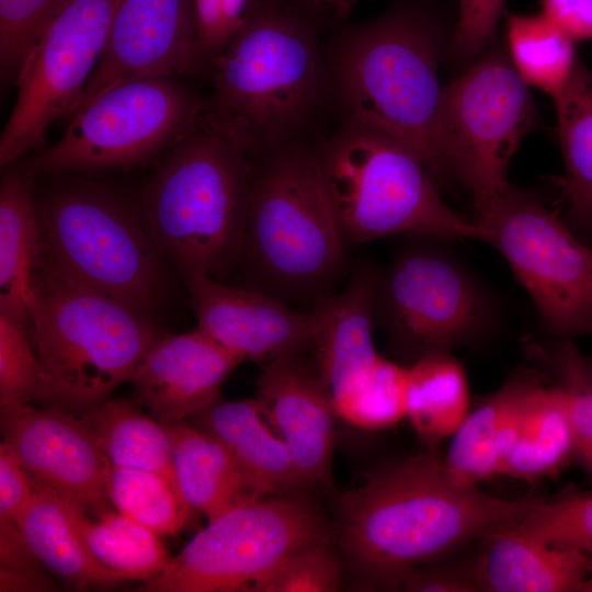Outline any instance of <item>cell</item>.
Here are the masks:
<instances>
[{
  "label": "cell",
  "mask_w": 592,
  "mask_h": 592,
  "mask_svg": "<svg viewBox=\"0 0 592 592\" xmlns=\"http://www.w3.org/2000/svg\"><path fill=\"white\" fill-rule=\"evenodd\" d=\"M539 498L503 499L457 479L433 452L386 465L338 499L341 551L367 588L517 523Z\"/></svg>",
  "instance_id": "6da1fadb"
},
{
  "label": "cell",
  "mask_w": 592,
  "mask_h": 592,
  "mask_svg": "<svg viewBox=\"0 0 592 592\" xmlns=\"http://www.w3.org/2000/svg\"><path fill=\"white\" fill-rule=\"evenodd\" d=\"M321 48L311 12L284 0H252L210 64L202 122L251 159L315 141L327 113Z\"/></svg>",
  "instance_id": "7a4b0ae2"
},
{
  "label": "cell",
  "mask_w": 592,
  "mask_h": 592,
  "mask_svg": "<svg viewBox=\"0 0 592 592\" xmlns=\"http://www.w3.org/2000/svg\"><path fill=\"white\" fill-rule=\"evenodd\" d=\"M442 42L426 12L407 5L346 24L322 43L327 112L338 124L384 133L442 175L436 127Z\"/></svg>",
  "instance_id": "3957f363"
},
{
  "label": "cell",
  "mask_w": 592,
  "mask_h": 592,
  "mask_svg": "<svg viewBox=\"0 0 592 592\" xmlns=\"http://www.w3.org/2000/svg\"><path fill=\"white\" fill-rule=\"evenodd\" d=\"M251 182L252 159L202 121L151 164L140 207L183 281L240 263Z\"/></svg>",
  "instance_id": "277c9868"
},
{
  "label": "cell",
  "mask_w": 592,
  "mask_h": 592,
  "mask_svg": "<svg viewBox=\"0 0 592 592\" xmlns=\"http://www.w3.org/2000/svg\"><path fill=\"white\" fill-rule=\"evenodd\" d=\"M36 191L35 258L153 321L166 258L141 210L87 175L60 174Z\"/></svg>",
  "instance_id": "5b68a950"
},
{
  "label": "cell",
  "mask_w": 592,
  "mask_h": 592,
  "mask_svg": "<svg viewBox=\"0 0 592 592\" xmlns=\"http://www.w3.org/2000/svg\"><path fill=\"white\" fill-rule=\"evenodd\" d=\"M29 311V334L43 368V405L76 415L129 382L162 335L153 321L35 257Z\"/></svg>",
  "instance_id": "8992f818"
},
{
  "label": "cell",
  "mask_w": 592,
  "mask_h": 592,
  "mask_svg": "<svg viewBox=\"0 0 592 592\" xmlns=\"http://www.w3.org/2000/svg\"><path fill=\"white\" fill-rule=\"evenodd\" d=\"M348 241L327 192L315 141L280 146L252 159L240 263L280 299L315 297L346 270Z\"/></svg>",
  "instance_id": "52a82bcc"
},
{
  "label": "cell",
  "mask_w": 592,
  "mask_h": 592,
  "mask_svg": "<svg viewBox=\"0 0 592 592\" xmlns=\"http://www.w3.org/2000/svg\"><path fill=\"white\" fill-rule=\"evenodd\" d=\"M315 149L349 244L396 235L483 240L482 229L444 203L424 162L397 139L338 124Z\"/></svg>",
  "instance_id": "ba28073f"
},
{
  "label": "cell",
  "mask_w": 592,
  "mask_h": 592,
  "mask_svg": "<svg viewBox=\"0 0 592 592\" xmlns=\"http://www.w3.org/2000/svg\"><path fill=\"white\" fill-rule=\"evenodd\" d=\"M205 110L201 95L180 77L122 82L69 117L54 145L27 161L36 175H92L152 164L194 130Z\"/></svg>",
  "instance_id": "9c48e42d"
},
{
  "label": "cell",
  "mask_w": 592,
  "mask_h": 592,
  "mask_svg": "<svg viewBox=\"0 0 592 592\" xmlns=\"http://www.w3.org/2000/svg\"><path fill=\"white\" fill-rule=\"evenodd\" d=\"M326 519L310 503L270 496L240 503L208 521L145 592H257L292 553L329 542Z\"/></svg>",
  "instance_id": "30bf717a"
},
{
  "label": "cell",
  "mask_w": 592,
  "mask_h": 592,
  "mask_svg": "<svg viewBox=\"0 0 592 592\" xmlns=\"http://www.w3.org/2000/svg\"><path fill=\"white\" fill-rule=\"evenodd\" d=\"M528 84L501 47L482 54L443 87L436 127L442 175H454L485 202L509 181V162L539 123Z\"/></svg>",
  "instance_id": "8fae6325"
},
{
  "label": "cell",
  "mask_w": 592,
  "mask_h": 592,
  "mask_svg": "<svg viewBox=\"0 0 592 592\" xmlns=\"http://www.w3.org/2000/svg\"><path fill=\"white\" fill-rule=\"evenodd\" d=\"M483 241L506 260L551 333L592 331V250L555 213L509 182L475 205Z\"/></svg>",
  "instance_id": "7c38bea8"
},
{
  "label": "cell",
  "mask_w": 592,
  "mask_h": 592,
  "mask_svg": "<svg viewBox=\"0 0 592 592\" xmlns=\"http://www.w3.org/2000/svg\"><path fill=\"white\" fill-rule=\"evenodd\" d=\"M492 319L493 307L478 280L439 247H406L380 273L376 322L414 361L478 340Z\"/></svg>",
  "instance_id": "4fadbf2b"
},
{
  "label": "cell",
  "mask_w": 592,
  "mask_h": 592,
  "mask_svg": "<svg viewBox=\"0 0 592 592\" xmlns=\"http://www.w3.org/2000/svg\"><path fill=\"white\" fill-rule=\"evenodd\" d=\"M116 0H68L27 53L0 137L1 170L43 148L49 126L71 115L105 45Z\"/></svg>",
  "instance_id": "5bb4252c"
},
{
  "label": "cell",
  "mask_w": 592,
  "mask_h": 592,
  "mask_svg": "<svg viewBox=\"0 0 592 592\" xmlns=\"http://www.w3.org/2000/svg\"><path fill=\"white\" fill-rule=\"evenodd\" d=\"M1 407L2 442L35 486L96 515L109 511L112 464L81 417L30 402Z\"/></svg>",
  "instance_id": "9a60e30c"
},
{
  "label": "cell",
  "mask_w": 592,
  "mask_h": 592,
  "mask_svg": "<svg viewBox=\"0 0 592 592\" xmlns=\"http://www.w3.org/2000/svg\"><path fill=\"white\" fill-rule=\"evenodd\" d=\"M201 75H207V66L193 0H116L104 48L70 116L122 82Z\"/></svg>",
  "instance_id": "2e32d148"
},
{
  "label": "cell",
  "mask_w": 592,
  "mask_h": 592,
  "mask_svg": "<svg viewBox=\"0 0 592 592\" xmlns=\"http://www.w3.org/2000/svg\"><path fill=\"white\" fill-rule=\"evenodd\" d=\"M197 328L244 361L269 363L310 346L315 310L299 311L258 288L198 276L184 281Z\"/></svg>",
  "instance_id": "e0dca14e"
},
{
  "label": "cell",
  "mask_w": 592,
  "mask_h": 592,
  "mask_svg": "<svg viewBox=\"0 0 592 592\" xmlns=\"http://www.w3.org/2000/svg\"><path fill=\"white\" fill-rule=\"evenodd\" d=\"M300 352L263 364L254 399L305 485H329L338 415L317 368H310Z\"/></svg>",
  "instance_id": "ac0fdd59"
},
{
  "label": "cell",
  "mask_w": 592,
  "mask_h": 592,
  "mask_svg": "<svg viewBox=\"0 0 592 592\" xmlns=\"http://www.w3.org/2000/svg\"><path fill=\"white\" fill-rule=\"evenodd\" d=\"M242 362L197 328L161 335L129 383L138 403L153 418L179 422L217 401L223 383Z\"/></svg>",
  "instance_id": "d6986e66"
},
{
  "label": "cell",
  "mask_w": 592,
  "mask_h": 592,
  "mask_svg": "<svg viewBox=\"0 0 592 592\" xmlns=\"http://www.w3.org/2000/svg\"><path fill=\"white\" fill-rule=\"evenodd\" d=\"M380 273L369 263H358L341 291L329 292L314 305L318 326L310 348L332 399L352 388L380 356L373 340Z\"/></svg>",
  "instance_id": "ffe728a7"
},
{
  "label": "cell",
  "mask_w": 592,
  "mask_h": 592,
  "mask_svg": "<svg viewBox=\"0 0 592 592\" xmlns=\"http://www.w3.org/2000/svg\"><path fill=\"white\" fill-rule=\"evenodd\" d=\"M475 570L481 591L579 592L592 560L545 543L517 523L489 533Z\"/></svg>",
  "instance_id": "44dd1931"
},
{
  "label": "cell",
  "mask_w": 592,
  "mask_h": 592,
  "mask_svg": "<svg viewBox=\"0 0 592 592\" xmlns=\"http://www.w3.org/2000/svg\"><path fill=\"white\" fill-rule=\"evenodd\" d=\"M190 419L191 424L218 439L231 452L261 498L283 496L306 486L286 444L255 399H218Z\"/></svg>",
  "instance_id": "7402d4cb"
},
{
  "label": "cell",
  "mask_w": 592,
  "mask_h": 592,
  "mask_svg": "<svg viewBox=\"0 0 592 592\" xmlns=\"http://www.w3.org/2000/svg\"><path fill=\"white\" fill-rule=\"evenodd\" d=\"M177 485L191 509L208 521L261 497L231 452L215 436L184 421L166 423Z\"/></svg>",
  "instance_id": "603a6c76"
},
{
  "label": "cell",
  "mask_w": 592,
  "mask_h": 592,
  "mask_svg": "<svg viewBox=\"0 0 592 592\" xmlns=\"http://www.w3.org/2000/svg\"><path fill=\"white\" fill-rule=\"evenodd\" d=\"M12 163L0 182V315L29 332L30 281L36 246V174Z\"/></svg>",
  "instance_id": "cb8c5ba5"
},
{
  "label": "cell",
  "mask_w": 592,
  "mask_h": 592,
  "mask_svg": "<svg viewBox=\"0 0 592 592\" xmlns=\"http://www.w3.org/2000/svg\"><path fill=\"white\" fill-rule=\"evenodd\" d=\"M34 488L33 500L18 526L45 568L77 589L110 588L129 580L92 555L70 520L62 497Z\"/></svg>",
  "instance_id": "d4e9b609"
},
{
  "label": "cell",
  "mask_w": 592,
  "mask_h": 592,
  "mask_svg": "<svg viewBox=\"0 0 592 592\" xmlns=\"http://www.w3.org/2000/svg\"><path fill=\"white\" fill-rule=\"evenodd\" d=\"M576 446L565 407L553 386L533 382L522 411L515 443L499 475L533 480L561 470Z\"/></svg>",
  "instance_id": "484cf974"
},
{
  "label": "cell",
  "mask_w": 592,
  "mask_h": 592,
  "mask_svg": "<svg viewBox=\"0 0 592 592\" xmlns=\"http://www.w3.org/2000/svg\"><path fill=\"white\" fill-rule=\"evenodd\" d=\"M554 101L566 168L563 198L572 220L592 232V72L580 58Z\"/></svg>",
  "instance_id": "4316f807"
},
{
  "label": "cell",
  "mask_w": 592,
  "mask_h": 592,
  "mask_svg": "<svg viewBox=\"0 0 592 592\" xmlns=\"http://www.w3.org/2000/svg\"><path fill=\"white\" fill-rule=\"evenodd\" d=\"M79 417L112 465L157 471L175 481L172 441L166 423L128 400L113 398Z\"/></svg>",
  "instance_id": "83f0119b"
},
{
  "label": "cell",
  "mask_w": 592,
  "mask_h": 592,
  "mask_svg": "<svg viewBox=\"0 0 592 592\" xmlns=\"http://www.w3.org/2000/svg\"><path fill=\"white\" fill-rule=\"evenodd\" d=\"M465 369L449 353L432 354L408 365L407 418L419 439L435 446L468 414Z\"/></svg>",
  "instance_id": "f1b7e54d"
},
{
  "label": "cell",
  "mask_w": 592,
  "mask_h": 592,
  "mask_svg": "<svg viewBox=\"0 0 592 592\" xmlns=\"http://www.w3.org/2000/svg\"><path fill=\"white\" fill-rule=\"evenodd\" d=\"M75 527L92 555L105 567L129 580L149 581L169 563L170 557L159 534L132 517L105 511L98 520L75 502L62 497Z\"/></svg>",
  "instance_id": "f546056e"
},
{
  "label": "cell",
  "mask_w": 592,
  "mask_h": 592,
  "mask_svg": "<svg viewBox=\"0 0 592 592\" xmlns=\"http://www.w3.org/2000/svg\"><path fill=\"white\" fill-rule=\"evenodd\" d=\"M506 53L522 79L555 98L579 57L576 42L542 12L506 15Z\"/></svg>",
  "instance_id": "4dcf8cb0"
},
{
  "label": "cell",
  "mask_w": 592,
  "mask_h": 592,
  "mask_svg": "<svg viewBox=\"0 0 592 592\" xmlns=\"http://www.w3.org/2000/svg\"><path fill=\"white\" fill-rule=\"evenodd\" d=\"M523 380L516 378L503 385L473 412H468L452 435L444 462L457 479L478 486L499 475L500 436L504 418Z\"/></svg>",
  "instance_id": "1f68e13d"
},
{
  "label": "cell",
  "mask_w": 592,
  "mask_h": 592,
  "mask_svg": "<svg viewBox=\"0 0 592 592\" xmlns=\"http://www.w3.org/2000/svg\"><path fill=\"white\" fill-rule=\"evenodd\" d=\"M107 494L115 509L159 535H175L191 506L177 482L152 470L112 465Z\"/></svg>",
  "instance_id": "d6a6232c"
},
{
  "label": "cell",
  "mask_w": 592,
  "mask_h": 592,
  "mask_svg": "<svg viewBox=\"0 0 592 592\" xmlns=\"http://www.w3.org/2000/svg\"><path fill=\"white\" fill-rule=\"evenodd\" d=\"M338 418L363 430H386L407 418L408 366L382 355L352 388L332 399Z\"/></svg>",
  "instance_id": "836d02e7"
},
{
  "label": "cell",
  "mask_w": 592,
  "mask_h": 592,
  "mask_svg": "<svg viewBox=\"0 0 592 592\" xmlns=\"http://www.w3.org/2000/svg\"><path fill=\"white\" fill-rule=\"evenodd\" d=\"M530 351L554 375L551 386L567 412L576 455L592 471V379L588 365L569 341L551 348L532 343Z\"/></svg>",
  "instance_id": "e575fe53"
},
{
  "label": "cell",
  "mask_w": 592,
  "mask_h": 592,
  "mask_svg": "<svg viewBox=\"0 0 592 592\" xmlns=\"http://www.w3.org/2000/svg\"><path fill=\"white\" fill-rule=\"evenodd\" d=\"M517 525L547 544L582 553L592 560V492L540 499Z\"/></svg>",
  "instance_id": "d590c367"
},
{
  "label": "cell",
  "mask_w": 592,
  "mask_h": 592,
  "mask_svg": "<svg viewBox=\"0 0 592 592\" xmlns=\"http://www.w3.org/2000/svg\"><path fill=\"white\" fill-rule=\"evenodd\" d=\"M68 0H0L2 82L15 81L41 33Z\"/></svg>",
  "instance_id": "8d00e7d4"
},
{
  "label": "cell",
  "mask_w": 592,
  "mask_h": 592,
  "mask_svg": "<svg viewBox=\"0 0 592 592\" xmlns=\"http://www.w3.org/2000/svg\"><path fill=\"white\" fill-rule=\"evenodd\" d=\"M43 368L29 332L0 315V405L44 399Z\"/></svg>",
  "instance_id": "74e56055"
},
{
  "label": "cell",
  "mask_w": 592,
  "mask_h": 592,
  "mask_svg": "<svg viewBox=\"0 0 592 592\" xmlns=\"http://www.w3.org/2000/svg\"><path fill=\"white\" fill-rule=\"evenodd\" d=\"M340 574V563L329 542H317L285 558L257 592H333L339 589Z\"/></svg>",
  "instance_id": "f35d334b"
},
{
  "label": "cell",
  "mask_w": 592,
  "mask_h": 592,
  "mask_svg": "<svg viewBox=\"0 0 592 592\" xmlns=\"http://www.w3.org/2000/svg\"><path fill=\"white\" fill-rule=\"evenodd\" d=\"M39 565L18 524L0 520V591L56 590Z\"/></svg>",
  "instance_id": "ab89813d"
},
{
  "label": "cell",
  "mask_w": 592,
  "mask_h": 592,
  "mask_svg": "<svg viewBox=\"0 0 592 592\" xmlns=\"http://www.w3.org/2000/svg\"><path fill=\"white\" fill-rule=\"evenodd\" d=\"M252 0H193L197 37L207 72L241 26Z\"/></svg>",
  "instance_id": "60d3db41"
},
{
  "label": "cell",
  "mask_w": 592,
  "mask_h": 592,
  "mask_svg": "<svg viewBox=\"0 0 592 592\" xmlns=\"http://www.w3.org/2000/svg\"><path fill=\"white\" fill-rule=\"evenodd\" d=\"M505 0H459L452 50L458 59L480 56L493 42Z\"/></svg>",
  "instance_id": "b9f144b4"
},
{
  "label": "cell",
  "mask_w": 592,
  "mask_h": 592,
  "mask_svg": "<svg viewBox=\"0 0 592 592\" xmlns=\"http://www.w3.org/2000/svg\"><path fill=\"white\" fill-rule=\"evenodd\" d=\"M395 590L409 592H475L481 591L473 568L442 566L434 562L403 573Z\"/></svg>",
  "instance_id": "7bdbcfd3"
},
{
  "label": "cell",
  "mask_w": 592,
  "mask_h": 592,
  "mask_svg": "<svg viewBox=\"0 0 592 592\" xmlns=\"http://www.w3.org/2000/svg\"><path fill=\"white\" fill-rule=\"evenodd\" d=\"M34 485L11 454L0 445V520L19 524L34 497Z\"/></svg>",
  "instance_id": "ee69618b"
},
{
  "label": "cell",
  "mask_w": 592,
  "mask_h": 592,
  "mask_svg": "<svg viewBox=\"0 0 592 592\" xmlns=\"http://www.w3.org/2000/svg\"><path fill=\"white\" fill-rule=\"evenodd\" d=\"M542 13L576 43H592V0H542Z\"/></svg>",
  "instance_id": "f6af8a7d"
},
{
  "label": "cell",
  "mask_w": 592,
  "mask_h": 592,
  "mask_svg": "<svg viewBox=\"0 0 592 592\" xmlns=\"http://www.w3.org/2000/svg\"><path fill=\"white\" fill-rule=\"evenodd\" d=\"M361 0H297V3L314 13L316 11H328L337 20H346L353 8Z\"/></svg>",
  "instance_id": "bcb514c9"
},
{
  "label": "cell",
  "mask_w": 592,
  "mask_h": 592,
  "mask_svg": "<svg viewBox=\"0 0 592 592\" xmlns=\"http://www.w3.org/2000/svg\"><path fill=\"white\" fill-rule=\"evenodd\" d=\"M579 592H592V565H591L590 573L588 578L585 579V581L582 583Z\"/></svg>",
  "instance_id": "7dc6e473"
},
{
  "label": "cell",
  "mask_w": 592,
  "mask_h": 592,
  "mask_svg": "<svg viewBox=\"0 0 592 592\" xmlns=\"http://www.w3.org/2000/svg\"><path fill=\"white\" fill-rule=\"evenodd\" d=\"M589 372H590V376H591V379H592V367L589 368Z\"/></svg>",
  "instance_id": "c3c4849f"
}]
</instances>
